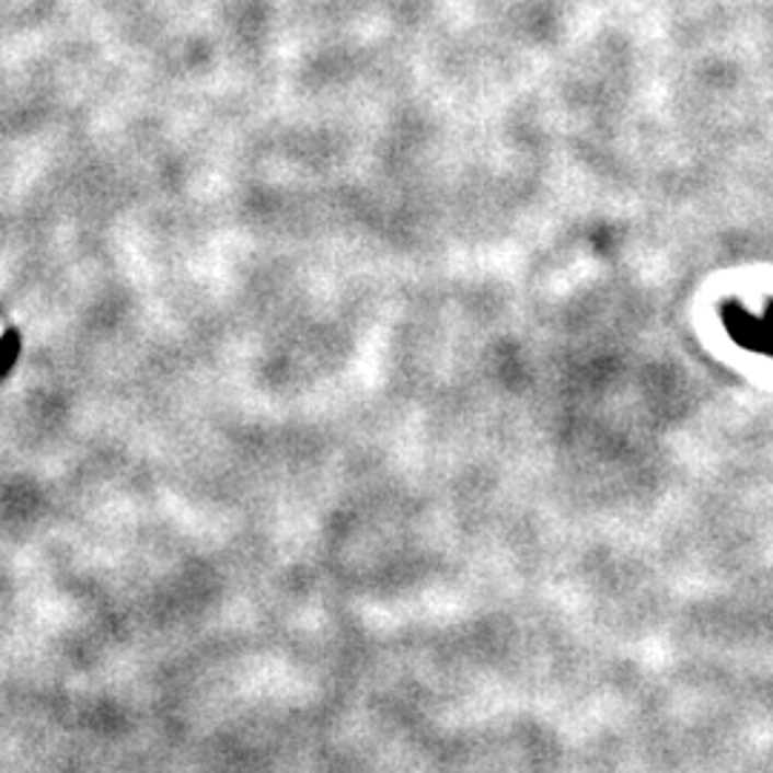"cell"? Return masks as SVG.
<instances>
[{
    "label": "cell",
    "instance_id": "6da1fadb",
    "mask_svg": "<svg viewBox=\"0 0 773 773\" xmlns=\"http://www.w3.org/2000/svg\"><path fill=\"white\" fill-rule=\"evenodd\" d=\"M730 333L737 335L742 344H748V347L773 350V313L768 315V321H753L751 315H742L739 321H730Z\"/></svg>",
    "mask_w": 773,
    "mask_h": 773
}]
</instances>
